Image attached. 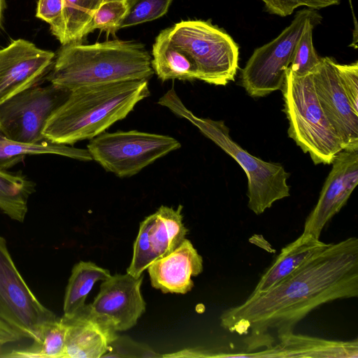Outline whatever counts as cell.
<instances>
[{
  "mask_svg": "<svg viewBox=\"0 0 358 358\" xmlns=\"http://www.w3.org/2000/svg\"><path fill=\"white\" fill-rule=\"evenodd\" d=\"M158 103L188 120L238 162L248 178V206L255 214L263 213L275 201L290 196V187L287 182L290 173L281 164L264 161L244 150L231 138L223 120L196 116L185 106L174 88L164 94Z\"/></svg>",
  "mask_w": 358,
  "mask_h": 358,
  "instance_id": "cell-4",
  "label": "cell"
},
{
  "mask_svg": "<svg viewBox=\"0 0 358 358\" xmlns=\"http://www.w3.org/2000/svg\"><path fill=\"white\" fill-rule=\"evenodd\" d=\"M154 73L152 56L143 43L115 39L63 45L46 79L52 85L71 91L84 86L148 80Z\"/></svg>",
  "mask_w": 358,
  "mask_h": 358,
  "instance_id": "cell-3",
  "label": "cell"
},
{
  "mask_svg": "<svg viewBox=\"0 0 358 358\" xmlns=\"http://www.w3.org/2000/svg\"><path fill=\"white\" fill-rule=\"evenodd\" d=\"M5 7V1L4 0H0V25L1 23L2 16H3V12Z\"/></svg>",
  "mask_w": 358,
  "mask_h": 358,
  "instance_id": "cell-33",
  "label": "cell"
},
{
  "mask_svg": "<svg viewBox=\"0 0 358 358\" xmlns=\"http://www.w3.org/2000/svg\"><path fill=\"white\" fill-rule=\"evenodd\" d=\"M152 286L163 293L185 294L194 286L192 277L203 271V259L192 243L185 239L169 255L148 267Z\"/></svg>",
  "mask_w": 358,
  "mask_h": 358,
  "instance_id": "cell-17",
  "label": "cell"
},
{
  "mask_svg": "<svg viewBox=\"0 0 358 358\" xmlns=\"http://www.w3.org/2000/svg\"><path fill=\"white\" fill-rule=\"evenodd\" d=\"M126 11L127 3L124 1H110L101 3L92 17L86 30V35L96 29L105 31L108 36L115 35Z\"/></svg>",
  "mask_w": 358,
  "mask_h": 358,
  "instance_id": "cell-28",
  "label": "cell"
},
{
  "mask_svg": "<svg viewBox=\"0 0 358 358\" xmlns=\"http://www.w3.org/2000/svg\"><path fill=\"white\" fill-rule=\"evenodd\" d=\"M315 12L309 8L300 10L276 38L255 50L240 76L241 86L248 95L260 98L281 90L296 43Z\"/></svg>",
  "mask_w": 358,
  "mask_h": 358,
  "instance_id": "cell-8",
  "label": "cell"
},
{
  "mask_svg": "<svg viewBox=\"0 0 358 358\" xmlns=\"http://www.w3.org/2000/svg\"><path fill=\"white\" fill-rule=\"evenodd\" d=\"M110 271L91 262L81 261L72 268L64 299V317H71L86 304L85 299L94 283L105 280Z\"/></svg>",
  "mask_w": 358,
  "mask_h": 358,
  "instance_id": "cell-23",
  "label": "cell"
},
{
  "mask_svg": "<svg viewBox=\"0 0 358 358\" xmlns=\"http://www.w3.org/2000/svg\"><path fill=\"white\" fill-rule=\"evenodd\" d=\"M149 96L148 80L76 88L49 117L43 136L47 141L67 145L90 140L125 118Z\"/></svg>",
  "mask_w": 358,
  "mask_h": 358,
  "instance_id": "cell-2",
  "label": "cell"
},
{
  "mask_svg": "<svg viewBox=\"0 0 358 358\" xmlns=\"http://www.w3.org/2000/svg\"><path fill=\"white\" fill-rule=\"evenodd\" d=\"M66 324L62 317L57 318L43 328L39 336L27 348L13 350L7 357L64 358Z\"/></svg>",
  "mask_w": 358,
  "mask_h": 358,
  "instance_id": "cell-25",
  "label": "cell"
},
{
  "mask_svg": "<svg viewBox=\"0 0 358 358\" xmlns=\"http://www.w3.org/2000/svg\"><path fill=\"white\" fill-rule=\"evenodd\" d=\"M53 52L24 40L0 50V104L15 94L38 85L53 64Z\"/></svg>",
  "mask_w": 358,
  "mask_h": 358,
  "instance_id": "cell-12",
  "label": "cell"
},
{
  "mask_svg": "<svg viewBox=\"0 0 358 358\" xmlns=\"http://www.w3.org/2000/svg\"><path fill=\"white\" fill-rule=\"evenodd\" d=\"M36 184L27 176L0 170V210L15 221L23 222L28 199Z\"/></svg>",
  "mask_w": 358,
  "mask_h": 358,
  "instance_id": "cell-24",
  "label": "cell"
},
{
  "mask_svg": "<svg viewBox=\"0 0 358 358\" xmlns=\"http://www.w3.org/2000/svg\"><path fill=\"white\" fill-rule=\"evenodd\" d=\"M332 58L321 57L312 72L315 92L329 122L341 140L343 150H358V115L340 83Z\"/></svg>",
  "mask_w": 358,
  "mask_h": 358,
  "instance_id": "cell-15",
  "label": "cell"
},
{
  "mask_svg": "<svg viewBox=\"0 0 358 358\" xmlns=\"http://www.w3.org/2000/svg\"><path fill=\"white\" fill-rule=\"evenodd\" d=\"M62 10V0H38L36 16L51 26L59 20Z\"/></svg>",
  "mask_w": 358,
  "mask_h": 358,
  "instance_id": "cell-31",
  "label": "cell"
},
{
  "mask_svg": "<svg viewBox=\"0 0 358 358\" xmlns=\"http://www.w3.org/2000/svg\"><path fill=\"white\" fill-rule=\"evenodd\" d=\"M280 90L289 136L315 165L331 164L343 144L320 104L312 73L299 76L288 68Z\"/></svg>",
  "mask_w": 358,
  "mask_h": 358,
  "instance_id": "cell-5",
  "label": "cell"
},
{
  "mask_svg": "<svg viewBox=\"0 0 358 358\" xmlns=\"http://www.w3.org/2000/svg\"><path fill=\"white\" fill-rule=\"evenodd\" d=\"M173 0H126L127 11L118 30L157 20L168 12Z\"/></svg>",
  "mask_w": 358,
  "mask_h": 358,
  "instance_id": "cell-27",
  "label": "cell"
},
{
  "mask_svg": "<svg viewBox=\"0 0 358 358\" xmlns=\"http://www.w3.org/2000/svg\"><path fill=\"white\" fill-rule=\"evenodd\" d=\"M358 296V238L349 237L329 245L268 289L251 294L220 316L224 329L250 336L248 350L274 345L293 332L311 311L338 299Z\"/></svg>",
  "mask_w": 358,
  "mask_h": 358,
  "instance_id": "cell-1",
  "label": "cell"
},
{
  "mask_svg": "<svg viewBox=\"0 0 358 358\" xmlns=\"http://www.w3.org/2000/svg\"><path fill=\"white\" fill-rule=\"evenodd\" d=\"M334 67L350 106L358 115V62L341 64L335 61Z\"/></svg>",
  "mask_w": 358,
  "mask_h": 358,
  "instance_id": "cell-30",
  "label": "cell"
},
{
  "mask_svg": "<svg viewBox=\"0 0 358 358\" xmlns=\"http://www.w3.org/2000/svg\"><path fill=\"white\" fill-rule=\"evenodd\" d=\"M182 206H162L140 224L133 257L127 273L138 278L150 264L173 252L185 239Z\"/></svg>",
  "mask_w": 358,
  "mask_h": 358,
  "instance_id": "cell-11",
  "label": "cell"
},
{
  "mask_svg": "<svg viewBox=\"0 0 358 358\" xmlns=\"http://www.w3.org/2000/svg\"><path fill=\"white\" fill-rule=\"evenodd\" d=\"M143 278V275L136 278L128 273L111 275L103 281L99 294L88 305L91 313L116 331L131 329L145 310L141 292Z\"/></svg>",
  "mask_w": 358,
  "mask_h": 358,
  "instance_id": "cell-14",
  "label": "cell"
},
{
  "mask_svg": "<svg viewBox=\"0 0 358 358\" xmlns=\"http://www.w3.org/2000/svg\"><path fill=\"white\" fill-rule=\"evenodd\" d=\"M57 318L29 289L0 236V321L22 338L34 341L45 325Z\"/></svg>",
  "mask_w": 358,
  "mask_h": 358,
  "instance_id": "cell-9",
  "label": "cell"
},
{
  "mask_svg": "<svg viewBox=\"0 0 358 358\" xmlns=\"http://www.w3.org/2000/svg\"><path fill=\"white\" fill-rule=\"evenodd\" d=\"M317 202L306 219L303 233L320 238L326 224L347 203L358 183V150H343L332 163Z\"/></svg>",
  "mask_w": 358,
  "mask_h": 358,
  "instance_id": "cell-13",
  "label": "cell"
},
{
  "mask_svg": "<svg viewBox=\"0 0 358 358\" xmlns=\"http://www.w3.org/2000/svg\"><path fill=\"white\" fill-rule=\"evenodd\" d=\"M329 245L313 234L303 232L281 250L263 273L251 294L268 289Z\"/></svg>",
  "mask_w": 358,
  "mask_h": 358,
  "instance_id": "cell-19",
  "label": "cell"
},
{
  "mask_svg": "<svg viewBox=\"0 0 358 358\" xmlns=\"http://www.w3.org/2000/svg\"><path fill=\"white\" fill-rule=\"evenodd\" d=\"M321 16L316 11L305 26L296 43L289 69L299 76L312 73L320 62L321 57L317 54L313 42L315 27L320 23Z\"/></svg>",
  "mask_w": 358,
  "mask_h": 358,
  "instance_id": "cell-26",
  "label": "cell"
},
{
  "mask_svg": "<svg viewBox=\"0 0 358 358\" xmlns=\"http://www.w3.org/2000/svg\"><path fill=\"white\" fill-rule=\"evenodd\" d=\"M256 357H339L357 358V340L330 341L294 332L280 338L279 343L255 353Z\"/></svg>",
  "mask_w": 358,
  "mask_h": 358,
  "instance_id": "cell-18",
  "label": "cell"
},
{
  "mask_svg": "<svg viewBox=\"0 0 358 358\" xmlns=\"http://www.w3.org/2000/svg\"><path fill=\"white\" fill-rule=\"evenodd\" d=\"M62 318L66 324L64 358L103 357L118 336L108 322L91 313L88 305Z\"/></svg>",
  "mask_w": 358,
  "mask_h": 358,
  "instance_id": "cell-16",
  "label": "cell"
},
{
  "mask_svg": "<svg viewBox=\"0 0 358 358\" xmlns=\"http://www.w3.org/2000/svg\"><path fill=\"white\" fill-rule=\"evenodd\" d=\"M22 338L8 325L0 321V347L17 342Z\"/></svg>",
  "mask_w": 358,
  "mask_h": 358,
  "instance_id": "cell-32",
  "label": "cell"
},
{
  "mask_svg": "<svg viewBox=\"0 0 358 358\" xmlns=\"http://www.w3.org/2000/svg\"><path fill=\"white\" fill-rule=\"evenodd\" d=\"M180 147L171 136L131 130L105 131L90 139L87 150L106 171L125 178Z\"/></svg>",
  "mask_w": 358,
  "mask_h": 358,
  "instance_id": "cell-7",
  "label": "cell"
},
{
  "mask_svg": "<svg viewBox=\"0 0 358 358\" xmlns=\"http://www.w3.org/2000/svg\"><path fill=\"white\" fill-rule=\"evenodd\" d=\"M266 10L271 14L280 17L291 15L300 6H307L312 9H321L333 5H338L340 0H261Z\"/></svg>",
  "mask_w": 358,
  "mask_h": 358,
  "instance_id": "cell-29",
  "label": "cell"
},
{
  "mask_svg": "<svg viewBox=\"0 0 358 358\" xmlns=\"http://www.w3.org/2000/svg\"><path fill=\"white\" fill-rule=\"evenodd\" d=\"M152 66L162 81L198 80L196 66L189 55L169 37V28L162 30L152 48Z\"/></svg>",
  "mask_w": 358,
  "mask_h": 358,
  "instance_id": "cell-20",
  "label": "cell"
},
{
  "mask_svg": "<svg viewBox=\"0 0 358 358\" xmlns=\"http://www.w3.org/2000/svg\"><path fill=\"white\" fill-rule=\"evenodd\" d=\"M98 7L92 0H62L61 16L50 26L52 34L62 45L81 43Z\"/></svg>",
  "mask_w": 358,
  "mask_h": 358,
  "instance_id": "cell-22",
  "label": "cell"
},
{
  "mask_svg": "<svg viewBox=\"0 0 358 358\" xmlns=\"http://www.w3.org/2000/svg\"><path fill=\"white\" fill-rule=\"evenodd\" d=\"M69 90L50 84L24 90L0 104V134L9 140L38 143L48 120L66 99Z\"/></svg>",
  "mask_w": 358,
  "mask_h": 358,
  "instance_id": "cell-10",
  "label": "cell"
},
{
  "mask_svg": "<svg viewBox=\"0 0 358 358\" xmlns=\"http://www.w3.org/2000/svg\"><path fill=\"white\" fill-rule=\"evenodd\" d=\"M56 155L73 159L90 162L87 149L76 148L44 140L38 143H22L9 140L0 134V170L6 171L22 162L27 155Z\"/></svg>",
  "mask_w": 358,
  "mask_h": 358,
  "instance_id": "cell-21",
  "label": "cell"
},
{
  "mask_svg": "<svg viewBox=\"0 0 358 358\" xmlns=\"http://www.w3.org/2000/svg\"><path fill=\"white\" fill-rule=\"evenodd\" d=\"M169 37L194 62L198 80L224 86L238 68V46L226 31L201 20H182L169 27Z\"/></svg>",
  "mask_w": 358,
  "mask_h": 358,
  "instance_id": "cell-6",
  "label": "cell"
},
{
  "mask_svg": "<svg viewBox=\"0 0 358 358\" xmlns=\"http://www.w3.org/2000/svg\"><path fill=\"white\" fill-rule=\"evenodd\" d=\"M92 1H94L99 6L103 3L110 1H117V0H92ZM120 1H126V0H120Z\"/></svg>",
  "mask_w": 358,
  "mask_h": 358,
  "instance_id": "cell-34",
  "label": "cell"
}]
</instances>
